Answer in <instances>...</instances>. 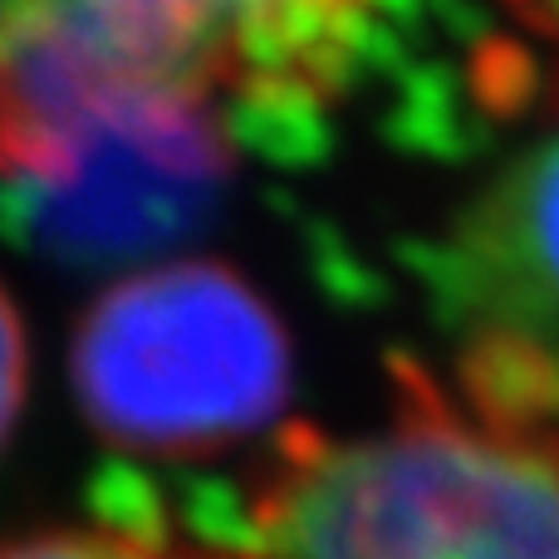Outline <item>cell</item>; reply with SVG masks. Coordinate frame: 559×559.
Listing matches in <instances>:
<instances>
[{
	"label": "cell",
	"instance_id": "obj_6",
	"mask_svg": "<svg viewBox=\"0 0 559 559\" xmlns=\"http://www.w3.org/2000/svg\"><path fill=\"white\" fill-rule=\"evenodd\" d=\"M0 559H246L192 540L123 531V525H39L0 540Z\"/></svg>",
	"mask_w": 559,
	"mask_h": 559
},
{
	"label": "cell",
	"instance_id": "obj_8",
	"mask_svg": "<svg viewBox=\"0 0 559 559\" xmlns=\"http://www.w3.org/2000/svg\"><path fill=\"white\" fill-rule=\"evenodd\" d=\"M506 5H511V15H521L525 25L559 55V0H506Z\"/></svg>",
	"mask_w": 559,
	"mask_h": 559
},
{
	"label": "cell",
	"instance_id": "obj_5",
	"mask_svg": "<svg viewBox=\"0 0 559 559\" xmlns=\"http://www.w3.org/2000/svg\"><path fill=\"white\" fill-rule=\"evenodd\" d=\"M456 378L472 403L559 423V138L511 163L442 255Z\"/></svg>",
	"mask_w": 559,
	"mask_h": 559
},
{
	"label": "cell",
	"instance_id": "obj_1",
	"mask_svg": "<svg viewBox=\"0 0 559 559\" xmlns=\"http://www.w3.org/2000/svg\"><path fill=\"white\" fill-rule=\"evenodd\" d=\"M246 559H559V423L397 364L383 423L280 432Z\"/></svg>",
	"mask_w": 559,
	"mask_h": 559
},
{
	"label": "cell",
	"instance_id": "obj_7",
	"mask_svg": "<svg viewBox=\"0 0 559 559\" xmlns=\"http://www.w3.org/2000/svg\"><path fill=\"white\" fill-rule=\"evenodd\" d=\"M25 383H29V348H25V324L20 309L10 299V289L0 285V447L10 442L25 407Z\"/></svg>",
	"mask_w": 559,
	"mask_h": 559
},
{
	"label": "cell",
	"instance_id": "obj_2",
	"mask_svg": "<svg viewBox=\"0 0 559 559\" xmlns=\"http://www.w3.org/2000/svg\"><path fill=\"white\" fill-rule=\"evenodd\" d=\"M236 138L187 88L0 29V187L39 246L118 255L173 241L226 187Z\"/></svg>",
	"mask_w": 559,
	"mask_h": 559
},
{
	"label": "cell",
	"instance_id": "obj_4",
	"mask_svg": "<svg viewBox=\"0 0 559 559\" xmlns=\"http://www.w3.org/2000/svg\"><path fill=\"white\" fill-rule=\"evenodd\" d=\"M383 0H0V29L216 104L236 133H299L344 94Z\"/></svg>",
	"mask_w": 559,
	"mask_h": 559
},
{
	"label": "cell",
	"instance_id": "obj_3",
	"mask_svg": "<svg viewBox=\"0 0 559 559\" xmlns=\"http://www.w3.org/2000/svg\"><path fill=\"white\" fill-rule=\"evenodd\" d=\"M69 373L108 447L202 456L280 417L289 338L251 280L197 255L108 285L79 319Z\"/></svg>",
	"mask_w": 559,
	"mask_h": 559
}]
</instances>
